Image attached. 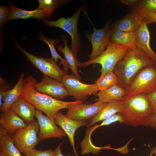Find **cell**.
Segmentation results:
<instances>
[{
	"instance_id": "52a82bcc",
	"label": "cell",
	"mask_w": 156,
	"mask_h": 156,
	"mask_svg": "<svg viewBox=\"0 0 156 156\" xmlns=\"http://www.w3.org/2000/svg\"><path fill=\"white\" fill-rule=\"evenodd\" d=\"M13 42L15 46L26 56L31 63L44 75L62 82L64 76L67 73L62 70L53 59L33 55L22 48L16 40L13 41Z\"/></svg>"
},
{
	"instance_id": "8d00e7d4",
	"label": "cell",
	"mask_w": 156,
	"mask_h": 156,
	"mask_svg": "<svg viewBox=\"0 0 156 156\" xmlns=\"http://www.w3.org/2000/svg\"><path fill=\"white\" fill-rule=\"evenodd\" d=\"M63 142L60 143L57 146L55 151V156H64L62 153L61 146ZM68 156H70L69 155Z\"/></svg>"
},
{
	"instance_id": "7a4b0ae2",
	"label": "cell",
	"mask_w": 156,
	"mask_h": 156,
	"mask_svg": "<svg viewBox=\"0 0 156 156\" xmlns=\"http://www.w3.org/2000/svg\"><path fill=\"white\" fill-rule=\"evenodd\" d=\"M121 102V110L119 113L122 116L124 123L133 127L148 126L155 112L145 94L124 97Z\"/></svg>"
},
{
	"instance_id": "f35d334b",
	"label": "cell",
	"mask_w": 156,
	"mask_h": 156,
	"mask_svg": "<svg viewBox=\"0 0 156 156\" xmlns=\"http://www.w3.org/2000/svg\"><path fill=\"white\" fill-rule=\"evenodd\" d=\"M153 155L156 156V146L153 147L151 150L150 156H151Z\"/></svg>"
},
{
	"instance_id": "44dd1931",
	"label": "cell",
	"mask_w": 156,
	"mask_h": 156,
	"mask_svg": "<svg viewBox=\"0 0 156 156\" xmlns=\"http://www.w3.org/2000/svg\"><path fill=\"white\" fill-rule=\"evenodd\" d=\"M0 151L7 156H23L15 144L13 135L0 127Z\"/></svg>"
},
{
	"instance_id": "f1b7e54d",
	"label": "cell",
	"mask_w": 156,
	"mask_h": 156,
	"mask_svg": "<svg viewBox=\"0 0 156 156\" xmlns=\"http://www.w3.org/2000/svg\"><path fill=\"white\" fill-rule=\"evenodd\" d=\"M132 8L133 11L143 15L148 13L156 14V0H140L138 3Z\"/></svg>"
},
{
	"instance_id": "60d3db41",
	"label": "cell",
	"mask_w": 156,
	"mask_h": 156,
	"mask_svg": "<svg viewBox=\"0 0 156 156\" xmlns=\"http://www.w3.org/2000/svg\"><path fill=\"white\" fill-rule=\"evenodd\" d=\"M154 66L155 67V68H156V60L155 62Z\"/></svg>"
},
{
	"instance_id": "74e56055",
	"label": "cell",
	"mask_w": 156,
	"mask_h": 156,
	"mask_svg": "<svg viewBox=\"0 0 156 156\" xmlns=\"http://www.w3.org/2000/svg\"><path fill=\"white\" fill-rule=\"evenodd\" d=\"M148 126L156 129V112L154 113L152 119Z\"/></svg>"
},
{
	"instance_id": "4dcf8cb0",
	"label": "cell",
	"mask_w": 156,
	"mask_h": 156,
	"mask_svg": "<svg viewBox=\"0 0 156 156\" xmlns=\"http://www.w3.org/2000/svg\"><path fill=\"white\" fill-rule=\"evenodd\" d=\"M10 7L8 6H0V26L2 27L8 21Z\"/></svg>"
},
{
	"instance_id": "ac0fdd59",
	"label": "cell",
	"mask_w": 156,
	"mask_h": 156,
	"mask_svg": "<svg viewBox=\"0 0 156 156\" xmlns=\"http://www.w3.org/2000/svg\"><path fill=\"white\" fill-rule=\"evenodd\" d=\"M143 15L134 11L115 23L113 29L134 32L144 21Z\"/></svg>"
},
{
	"instance_id": "603a6c76",
	"label": "cell",
	"mask_w": 156,
	"mask_h": 156,
	"mask_svg": "<svg viewBox=\"0 0 156 156\" xmlns=\"http://www.w3.org/2000/svg\"><path fill=\"white\" fill-rule=\"evenodd\" d=\"M10 11L8 21L18 19H27L31 17L38 19L46 18L44 10L38 8L34 10L27 11L20 9L10 3Z\"/></svg>"
},
{
	"instance_id": "ab89813d",
	"label": "cell",
	"mask_w": 156,
	"mask_h": 156,
	"mask_svg": "<svg viewBox=\"0 0 156 156\" xmlns=\"http://www.w3.org/2000/svg\"><path fill=\"white\" fill-rule=\"evenodd\" d=\"M0 156H7L3 153L0 151Z\"/></svg>"
},
{
	"instance_id": "4fadbf2b",
	"label": "cell",
	"mask_w": 156,
	"mask_h": 156,
	"mask_svg": "<svg viewBox=\"0 0 156 156\" xmlns=\"http://www.w3.org/2000/svg\"><path fill=\"white\" fill-rule=\"evenodd\" d=\"M35 88L38 91L57 100L62 101L69 96L62 83L45 75L40 82L36 83Z\"/></svg>"
},
{
	"instance_id": "d6a6232c",
	"label": "cell",
	"mask_w": 156,
	"mask_h": 156,
	"mask_svg": "<svg viewBox=\"0 0 156 156\" xmlns=\"http://www.w3.org/2000/svg\"><path fill=\"white\" fill-rule=\"evenodd\" d=\"M12 87L10 84L2 77L0 78V107L2 104L3 97L6 91L10 89Z\"/></svg>"
},
{
	"instance_id": "9a60e30c",
	"label": "cell",
	"mask_w": 156,
	"mask_h": 156,
	"mask_svg": "<svg viewBox=\"0 0 156 156\" xmlns=\"http://www.w3.org/2000/svg\"><path fill=\"white\" fill-rule=\"evenodd\" d=\"M147 25L144 21L135 31V46L155 62L156 60V53L153 50L150 46V36Z\"/></svg>"
},
{
	"instance_id": "30bf717a",
	"label": "cell",
	"mask_w": 156,
	"mask_h": 156,
	"mask_svg": "<svg viewBox=\"0 0 156 156\" xmlns=\"http://www.w3.org/2000/svg\"><path fill=\"white\" fill-rule=\"evenodd\" d=\"M88 18L93 28V32L92 34L87 33L86 35L92 44V51L89 56V60H91L99 56L104 51L110 42L112 29L108 23L104 27L99 29H96Z\"/></svg>"
},
{
	"instance_id": "f546056e",
	"label": "cell",
	"mask_w": 156,
	"mask_h": 156,
	"mask_svg": "<svg viewBox=\"0 0 156 156\" xmlns=\"http://www.w3.org/2000/svg\"><path fill=\"white\" fill-rule=\"evenodd\" d=\"M25 156H55V151L49 149L41 151L33 148L27 152Z\"/></svg>"
},
{
	"instance_id": "8fae6325",
	"label": "cell",
	"mask_w": 156,
	"mask_h": 156,
	"mask_svg": "<svg viewBox=\"0 0 156 156\" xmlns=\"http://www.w3.org/2000/svg\"><path fill=\"white\" fill-rule=\"evenodd\" d=\"M107 103L97 102L91 104L75 103L70 104L65 115L72 119L77 121H86L95 115Z\"/></svg>"
},
{
	"instance_id": "277c9868",
	"label": "cell",
	"mask_w": 156,
	"mask_h": 156,
	"mask_svg": "<svg viewBox=\"0 0 156 156\" xmlns=\"http://www.w3.org/2000/svg\"><path fill=\"white\" fill-rule=\"evenodd\" d=\"M129 47L110 42L106 49L99 56L83 62L79 61V66L82 67L92 64H100L101 66V75H103L109 72L113 71L117 64L125 56Z\"/></svg>"
},
{
	"instance_id": "d6986e66",
	"label": "cell",
	"mask_w": 156,
	"mask_h": 156,
	"mask_svg": "<svg viewBox=\"0 0 156 156\" xmlns=\"http://www.w3.org/2000/svg\"><path fill=\"white\" fill-rule=\"evenodd\" d=\"M121 101H113L108 103L95 115L88 121L86 126L89 127L99 122L119 113L121 109Z\"/></svg>"
},
{
	"instance_id": "d590c367",
	"label": "cell",
	"mask_w": 156,
	"mask_h": 156,
	"mask_svg": "<svg viewBox=\"0 0 156 156\" xmlns=\"http://www.w3.org/2000/svg\"><path fill=\"white\" fill-rule=\"evenodd\" d=\"M139 0H120V1L130 7H133L139 3Z\"/></svg>"
},
{
	"instance_id": "9c48e42d",
	"label": "cell",
	"mask_w": 156,
	"mask_h": 156,
	"mask_svg": "<svg viewBox=\"0 0 156 156\" xmlns=\"http://www.w3.org/2000/svg\"><path fill=\"white\" fill-rule=\"evenodd\" d=\"M68 91L69 96L76 101H85L90 95H97L99 91L96 84H86L81 81L73 75L66 73L62 82Z\"/></svg>"
},
{
	"instance_id": "4316f807",
	"label": "cell",
	"mask_w": 156,
	"mask_h": 156,
	"mask_svg": "<svg viewBox=\"0 0 156 156\" xmlns=\"http://www.w3.org/2000/svg\"><path fill=\"white\" fill-rule=\"evenodd\" d=\"M118 83L117 78L113 71L109 72L99 77L95 81L99 91L108 89Z\"/></svg>"
},
{
	"instance_id": "d4e9b609",
	"label": "cell",
	"mask_w": 156,
	"mask_h": 156,
	"mask_svg": "<svg viewBox=\"0 0 156 156\" xmlns=\"http://www.w3.org/2000/svg\"><path fill=\"white\" fill-rule=\"evenodd\" d=\"M125 94V89L116 85L106 90L99 91L97 95L98 97L97 102L108 103L113 101H121Z\"/></svg>"
},
{
	"instance_id": "e0dca14e",
	"label": "cell",
	"mask_w": 156,
	"mask_h": 156,
	"mask_svg": "<svg viewBox=\"0 0 156 156\" xmlns=\"http://www.w3.org/2000/svg\"><path fill=\"white\" fill-rule=\"evenodd\" d=\"M10 109L22 118L27 125L35 120L36 108L20 96L12 104Z\"/></svg>"
},
{
	"instance_id": "83f0119b",
	"label": "cell",
	"mask_w": 156,
	"mask_h": 156,
	"mask_svg": "<svg viewBox=\"0 0 156 156\" xmlns=\"http://www.w3.org/2000/svg\"><path fill=\"white\" fill-rule=\"evenodd\" d=\"M38 8L44 10L46 18L51 17L53 11L57 8L65 3L66 0H38Z\"/></svg>"
},
{
	"instance_id": "e575fe53",
	"label": "cell",
	"mask_w": 156,
	"mask_h": 156,
	"mask_svg": "<svg viewBox=\"0 0 156 156\" xmlns=\"http://www.w3.org/2000/svg\"><path fill=\"white\" fill-rule=\"evenodd\" d=\"M144 16V21L147 24L156 23V14L153 13H146L143 15Z\"/></svg>"
},
{
	"instance_id": "1f68e13d",
	"label": "cell",
	"mask_w": 156,
	"mask_h": 156,
	"mask_svg": "<svg viewBox=\"0 0 156 156\" xmlns=\"http://www.w3.org/2000/svg\"><path fill=\"white\" fill-rule=\"evenodd\" d=\"M116 122L120 123L123 122L122 116L119 113L116 114L112 116L103 121L99 125H96L97 128L104 125H108Z\"/></svg>"
},
{
	"instance_id": "3957f363",
	"label": "cell",
	"mask_w": 156,
	"mask_h": 156,
	"mask_svg": "<svg viewBox=\"0 0 156 156\" xmlns=\"http://www.w3.org/2000/svg\"><path fill=\"white\" fill-rule=\"evenodd\" d=\"M155 63L135 46L129 47L125 57L113 70L118 79L117 85L125 90L141 69L148 66L154 65Z\"/></svg>"
},
{
	"instance_id": "7c38bea8",
	"label": "cell",
	"mask_w": 156,
	"mask_h": 156,
	"mask_svg": "<svg viewBox=\"0 0 156 156\" xmlns=\"http://www.w3.org/2000/svg\"><path fill=\"white\" fill-rule=\"evenodd\" d=\"M35 117L39 126L38 135L40 141L51 138L62 139L65 136L64 131L57 126L54 121L44 115L41 111L36 109Z\"/></svg>"
},
{
	"instance_id": "5bb4252c",
	"label": "cell",
	"mask_w": 156,
	"mask_h": 156,
	"mask_svg": "<svg viewBox=\"0 0 156 156\" xmlns=\"http://www.w3.org/2000/svg\"><path fill=\"white\" fill-rule=\"evenodd\" d=\"M54 121L56 124L60 127L67 135L75 156H79L75 146L74 140L75 133L79 127L86 126L88 121H77L72 119L64 115L59 111L56 114Z\"/></svg>"
},
{
	"instance_id": "8992f818",
	"label": "cell",
	"mask_w": 156,
	"mask_h": 156,
	"mask_svg": "<svg viewBox=\"0 0 156 156\" xmlns=\"http://www.w3.org/2000/svg\"><path fill=\"white\" fill-rule=\"evenodd\" d=\"M83 10V8L81 6L71 16L66 18L62 17L56 21H50L45 18L42 19L46 25L59 27L69 35L71 38L70 49L77 59L81 45V38L78 31L77 22L79 15Z\"/></svg>"
},
{
	"instance_id": "836d02e7",
	"label": "cell",
	"mask_w": 156,
	"mask_h": 156,
	"mask_svg": "<svg viewBox=\"0 0 156 156\" xmlns=\"http://www.w3.org/2000/svg\"><path fill=\"white\" fill-rule=\"evenodd\" d=\"M145 96L151 104L155 113L156 112V91L146 94Z\"/></svg>"
},
{
	"instance_id": "7402d4cb",
	"label": "cell",
	"mask_w": 156,
	"mask_h": 156,
	"mask_svg": "<svg viewBox=\"0 0 156 156\" xmlns=\"http://www.w3.org/2000/svg\"><path fill=\"white\" fill-rule=\"evenodd\" d=\"M63 41L64 47L62 45L58 46L57 50L63 54L65 59L67 62L72 72V74L78 79H81L78 70V60L76 58L73 52L69 48L68 45V40L66 36L63 35L60 39Z\"/></svg>"
},
{
	"instance_id": "ba28073f",
	"label": "cell",
	"mask_w": 156,
	"mask_h": 156,
	"mask_svg": "<svg viewBox=\"0 0 156 156\" xmlns=\"http://www.w3.org/2000/svg\"><path fill=\"white\" fill-rule=\"evenodd\" d=\"M39 131L38 122L35 119L13 135L15 145L21 153L25 155L38 144L40 141L38 135Z\"/></svg>"
},
{
	"instance_id": "ffe728a7",
	"label": "cell",
	"mask_w": 156,
	"mask_h": 156,
	"mask_svg": "<svg viewBox=\"0 0 156 156\" xmlns=\"http://www.w3.org/2000/svg\"><path fill=\"white\" fill-rule=\"evenodd\" d=\"M24 76V73L22 72L17 82L13 88L7 90L4 93L2 98V104L0 107V110L2 112L9 110L12 104L20 96L25 78Z\"/></svg>"
},
{
	"instance_id": "484cf974",
	"label": "cell",
	"mask_w": 156,
	"mask_h": 156,
	"mask_svg": "<svg viewBox=\"0 0 156 156\" xmlns=\"http://www.w3.org/2000/svg\"><path fill=\"white\" fill-rule=\"evenodd\" d=\"M39 37L35 38L36 39H39L44 41L48 45L50 51L51 55V58L53 59L56 63L58 59L61 60L60 65L62 64L64 67V71L67 73L68 68L69 67L65 59L63 58L62 57L57 53L55 49V45L56 43H58L61 41V39L58 38L54 39H49L46 38L42 33L39 34Z\"/></svg>"
},
{
	"instance_id": "6da1fadb",
	"label": "cell",
	"mask_w": 156,
	"mask_h": 156,
	"mask_svg": "<svg viewBox=\"0 0 156 156\" xmlns=\"http://www.w3.org/2000/svg\"><path fill=\"white\" fill-rule=\"evenodd\" d=\"M36 82V79L31 75L25 78L20 96L53 120L60 110L67 109L68 105L71 104L83 103L81 101H65L56 99L37 91L35 88Z\"/></svg>"
},
{
	"instance_id": "cb8c5ba5",
	"label": "cell",
	"mask_w": 156,
	"mask_h": 156,
	"mask_svg": "<svg viewBox=\"0 0 156 156\" xmlns=\"http://www.w3.org/2000/svg\"><path fill=\"white\" fill-rule=\"evenodd\" d=\"M110 42L129 47L135 46V32L112 29Z\"/></svg>"
},
{
	"instance_id": "5b68a950",
	"label": "cell",
	"mask_w": 156,
	"mask_h": 156,
	"mask_svg": "<svg viewBox=\"0 0 156 156\" xmlns=\"http://www.w3.org/2000/svg\"><path fill=\"white\" fill-rule=\"evenodd\" d=\"M125 90V97L146 94L156 91V68L154 65L141 69Z\"/></svg>"
},
{
	"instance_id": "2e32d148",
	"label": "cell",
	"mask_w": 156,
	"mask_h": 156,
	"mask_svg": "<svg viewBox=\"0 0 156 156\" xmlns=\"http://www.w3.org/2000/svg\"><path fill=\"white\" fill-rule=\"evenodd\" d=\"M0 124V127L8 133L12 135L28 125L22 118L10 109L1 114Z\"/></svg>"
}]
</instances>
